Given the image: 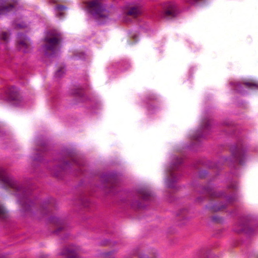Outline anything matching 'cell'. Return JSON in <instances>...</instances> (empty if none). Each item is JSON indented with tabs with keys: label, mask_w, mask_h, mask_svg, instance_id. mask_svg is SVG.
I'll list each match as a JSON object with an SVG mask.
<instances>
[{
	"label": "cell",
	"mask_w": 258,
	"mask_h": 258,
	"mask_svg": "<svg viewBox=\"0 0 258 258\" xmlns=\"http://www.w3.org/2000/svg\"><path fill=\"white\" fill-rule=\"evenodd\" d=\"M32 42L28 36L25 35H18L16 40V45L17 49L23 51H29L32 49Z\"/></svg>",
	"instance_id": "6da1fadb"
},
{
	"label": "cell",
	"mask_w": 258,
	"mask_h": 258,
	"mask_svg": "<svg viewBox=\"0 0 258 258\" xmlns=\"http://www.w3.org/2000/svg\"><path fill=\"white\" fill-rule=\"evenodd\" d=\"M119 182L118 176L116 173L113 172L107 174L103 180L104 186L109 189L116 188L119 185Z\"/></svg>",
	"instance_id": "7a4b0ae2"
},
{
	"label": "cell",
	"mask_w": 258,
	"mask_h": 258,
	"mask_svg": "<svg viewBox=\"0 0 258 258\" xmlns=\"http://www.w3.org/2000/svg\"><path fill=\"white\" fill-rule=\"evenodd\" d=\"M15 5L12 0H0V14L7 13L14 8Z\"/></svg>",
	"instance_id": "3957f363"
},
{
	"label": "cell",
	"mask_w": 258,
	"mask_h": 258,
	"mask_svg": "<svg viewBox=\"0 0 258 258\" xmlns=\"http://www.w3.org/2000/svg\"><path fill=\"white\" fill-rule=\"evenodd\" d=\"M59 38L57 35L50 34L46 36L45 41L46 47L48 49L51 50L57 46L59 43Z\"/></svg>",
	"instance_id": "277c9868"
},
{
	"label": "cell",
	"mask_w": 258,
	"mask_h": 258,
	"mask_svg": "<svg viewBox=\"0 0 258 258\" xmlns=\"http://www.w3.org/2000/svg\"><path fill=\"white\" fill-rule=\"evenodd\" d=\"M0 180L4 183L6 186L11 189H15V186L12 183L11 181L7 178V176L3 172L0 171Z\"/></svg>",
	"instance_id": "5b68a950"
},
{
	"label": "cell",
	"mask_w": 258,
	"mask_h": 258,
	"mask_svg": "<svg viewBox=\"0 0 258 258\" xmlns=\"http://www.w3.org/2000/svg\"><path fill=\"white\" fill-rule=\"evenodd\" d=\"M45 208L46 210L48 212H51L54 211L55 209L57 204L55 201L53 199H50L48 201L46 202V205H45Z\"/></svg>",
	"instance_id": "8992f818"
},
{
	"label": "cell",
	"mask_w": 258,
	"mask_h": 258,
	"mask_svg": "<svg viewBox=\"0 0 258 258\" xmlns=\"http://www.w3.org/2000/svg\"><path fill=\"white\" fill-rule=\"evenodd\" d=\"M139 14H140V10L137 7H132L127 12V14L128 15L133 16V17H137L139 15Z\"/></svg>",
	"instance_id": "52a82bcc"
},
{
	"label": "cell",
	"mask_w": 258,
	"mask_h": 258,
	"mask_svg": "<svg viewBox=\"0 0 258 258\" xmlns=\"http://www.w3.org/2000/svg\"><path fill=\"white\" fill-rule=\"evenodd\" d=\"M100 5L99 0H92L87 3V7L89 9H93L97 8Z\"/></svg>",
	"instance_id": "ba28073f"
},
{
	"label": "cell",
	"mask_w": 258,
	"mask_h": 258,
	"mask_svg": "<svg viewBox=\"0 0 258 258\" xmlns=\"http://www.w3.org/2000/svg\"><path fill=\"white\" fill-rule=\"evenodd\" d=\"M63 255H65L66 257L69 258H76L78 257L76 252L71 249H67L65 250Z\"/></svg>",
	"instance_id": "9c48e42d"
},
{
	"label": "cell",
	"mask_w": 258,
	"mask_h": 258,
	"mask_svg": "<svg viewBox=\"0 0 258 258\" xmlns=\"http://www.w3.org/2000/svg\"><path fill=\"white\" fill-rule=\"evenodd\" d=\"M138 195L142 199H148L151 197L150 194L148 193L147 192L144 191V190L139 191V192H138Z\"/></svg>",
	"instance_id": "30bf717a"
},
{
	"label": "cell",
	"mask_w": 258,
	"mask_h": 258,
	"mask_svg": "<svg viewBox=\"0 0 258 258\" xmlns=\"http://www.w3.org/2000/svg\"><path fill=\"white\" fill-rule=\"evenodd\" d=\"M187 214V210L186 208L182 209L177 213V217L179 218H184Z\"/></svg>",
	"instance_id": "8fae6325"
},
{
	"label": "cell",
	"mask_w": 258,
	"mask_h": 258,
	"mask_svg": "<svg viewBox=\"0 0 258 258\" xmlns=\"http://www.w3.org/2000/svg\"><path fill=\"white\" fill-rule=\"evenodd\" d=\"M7 215V212L3 206L0 205V217L5 218Z\"/></svg>",
	"instance_id": "7c38bea8"
},
{
	"label": "cell",
	"mask_w": 258,
	"mask_h": 258,
	"mask_svg": "<svg viewBox=\"0 0 258 258\" xmlns=\"http://www.w3.org/2000/svg\"><path fill=\"white\" fill-rule=\"evenodd\" d=\"M4 32V33H3V34L2 35L1 38L3 40L5 41V40L8 39L9 35V34H8L7 33V32Z\"/></svg>",
	"instance_id": "4fadbf2b"
}]
</instances>
